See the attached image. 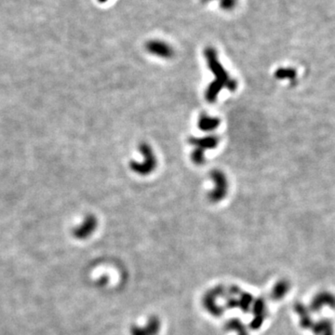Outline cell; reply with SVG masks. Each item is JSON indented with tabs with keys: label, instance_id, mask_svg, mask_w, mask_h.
<instances>
[{
	"label": "cell",
	"instance_id": "1",
	"mask_svg": "<svg viewBox=\"0 0 335 335\" xmlns=\"http://www.w3.org/2000/svg\"><path fill=\"white\" fill-rule=\"evenodd\" d=\"M204 57L208 67L214 75L215 79L212 81L206 89L205 98L209 103H215L223 89L229 91H235L238 88V82L227 73L225 67L222 65L218 58V53L215 48L208 47L204 50Z\"/></svg>",
	"mask_w": 335,
	"mask_h": 335
},
{
	"label": "cell",
	"instance_id": "2",
	"mask_svg": "<svg viewBox=\"0 0 335 335\" xmlns=\"http://www.w3.org/2000/svg\"><path fill=\"white\" fill-rule=\"evenodd\" d=\"M139 150L143 155L144 160L141 162H137L133 160L130 161V168L131 171H134L137 174L145 176L152 173L157 168V160L149 144L146 143L140 144Z\"/></svg>",
	"mask_w": 335,
	"mask_h": 335
},
{
	"label": "cell",
	"instance_id": "3",
	"mask_svg": "<svg viewBox=\"0 0 335 335\" xmlns=\"http://www.w3.org/2000/svg\"><path fill=\"white\" fill-rule=\"evenodd\" d=\"M211 178L214 183V188L210 192L208 198L212 202H219L225 199L228 191V182L226 174L220 170H213L211 172Z\"/></svg>",
	"mask_w": 335,
	"mask_h": 335
},
{
	"label": "cell",
	"instance_id": "4",
	"mask_svg": "<svg viewBox=\"0 0 335 335\" xmlns=\"http://www.w3.org/2000/svg\"><path fill=\"white\" fill-rule=\"evenodd\" d=\"M145 49L148 53L163 59H171L174 56V49L168 42L160 39H153L145 43Z\"/></svg>",
	"mask_w": 335,
	"mask_h": 335
},
{
	"label": "cell",
	"instance_id": "5",
	"mask_svg": "<svg viewBox=\"0 0 335 335\" xmlns=\"http://www.w3.org/2000/svg\"><path fill=\"white\" fill-rule=\"evenodd\" d=\"M189 144L195 146V148H198L200 150L204 151L208 149H214L217 147L219 144V137L215 135H210V136L202 137V138H195L191 137L188 140Z\"/></svg>",
	"mask_w": 335,
	"mask_h": 335
},
{
	"label": "cell",
	"instance_id": "6",
	"mask_svg": "<svg viewBox=\"0 0 335 335\" xmlns=\"http://www.w3.org/2000/svg\"><path fill=\"white\" fill-rule=\"evenodd\" d=\"M220 125V119L218 117H214V116H209L205 113L201 114L199 118V122H198V126L199 129L202 131H212V130H216Z\"/></svg>",
	"mask_w": 335,
	"mask_h": 335
},
{
	"label": "cell",
	"instance_id": "7",
	"mask_svg": "<svg viewBox=\"0 0 335 335\" xmlns=\"http://www.w3.org/2000/svg\"><path fill=\"white\" fill-rule=\"evenodd\" d=\"M203 4H215L217 7L225 12H230L236 9L239 0H200Z\"/></svg>",
	"mask_w": 335,
	"mask_h": 335
},
{
	"label": "cell",
	"instance_id": "8",
	"mask_svg": "<svg viewBox=\"0 0 335 335\" xmlns=\"http://www.w3.org/2000/svg\"><path fill=\"white\" fill-rule=\"evenodd\" d=\"M96 226V221L93 217H89L85 221V223L83 224L82 226H80L76 232L75 235L79 238H84L86 236L89 235L90 233L94 230Z\"/></svg>",
	"mask_w": 335,
	"mask_h": 335
},
{
	"label": "cell",
	"instance_id": "9",
	"mask_svg": "<svg viewBox=\"0 0 335 335\" xmlns=\"http://www.w3.org/2000/svg\"><path fill=\"white\" fill-rule=\"evenodd\" d=\"M192 161L198 166H201L204 164L205 162V152L200 150L198 148H195L192 152L191 155Z\"/></svg>",
	"mask_w": 335,
	"mask_h": 335
},
{
	"label": "cell",
	"instance_id": "10",
	"mask_svg": "<svg viewBox=\"0 0 335 335\" xmlns=\"http://www.w3.org/2000/svg\"><path fill=\"white\" fill-rule=\"evenodd\" d=\"M102 1H107V0H102Z\"/></svg>",
	"mask_w": 335,
	"mask_h": 335
}]
</instances>
